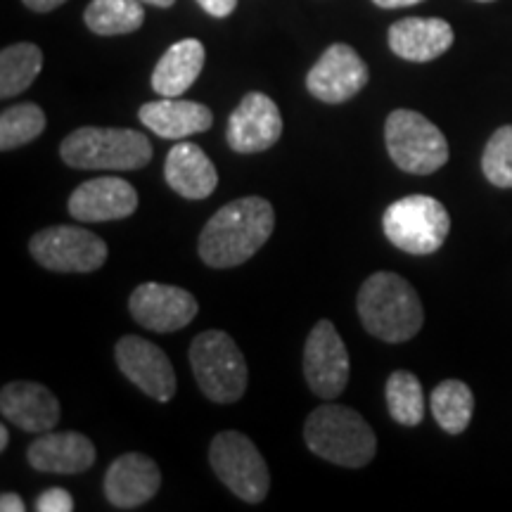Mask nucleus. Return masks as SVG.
<instances>
[{
  "instance_id": "nucleus-30",
  "label": "nucleus",
  "mask_w": 512,
  "mask_h": 512,
  "mask_svg": "<svg viewBox=\"0 0 512 512\" xmlns=\"http://www.w3.org/2000/svg\"><path fill=\"white\" fill-rule=\"evenodd\" d=\"M204 12H209L211 17H228L233 15V10L238 8V0H197Z\"/></svg>"
},
{
  "instance_id": "nucleus-15",
  "label": "nucleus",
  "mask_w": 512,
  "mask_h": 512,
  "mask_svg": "<svg viewBox=\"0 0 512 512\" xmlns=\"http://www.w3.org/2000/svg\"><path fill=\"white\" fill-rule=\"evenodd\" d=\"M69 214L83 223L128 219L138 209V192L117 176H102L81 183L69 197Z\"/></svg>"
},
{
  "instance_id": "nucleus-13",
  "label": "nucleus",
  "mask_w": 512,
  "mask_h": 512,
  "mask_svg": "<svg viewBox=\"0 0 512 512\" xmlns=\"http://www.w3.org/2000/svg\"><path fill=\"white\" fill-rule=\"evenodd\" d=\"M117 366L128 380L155 401H171L176 394V373L169 356L157 344L128 335L117 342Z\"/></svg>"
},
{
  "instance_id": "nucleus-1",
  "label": "nucleus",
  "mask_w": 512,
  "mask_h": 512,
  "mask_svg": "<svg viewBox=\"0 0 512 512\" xmlns=\"http://www.w3.org/2000/svg\"><path fill=\"white\" fill-rule=\"evenodd\" d=\"M275 211L264 197H240L216 211L200 233V256L211 268H235L273 235Z\"/></svg>"
},
{
  "instance_id": "nucleus-9",
  "label": "nucleus",
  "mask_w": 512,
  "mask_h": 512,
  "mask_svg": "<svg viewBox=\"0 0 512 512\" xmlns=\"http://www.w3.org/2000/svg\"><path fill=\"white\" fill-rule=\"evenodd\" d=\"M29 252L43 268L55 273H93L105 266L107 242L79 226H53L29 242Z\"/></svg>"
},
{
  "instance_id": "nucleus-5",
  "label": "nucleus",
  "mask_w": 512,
  "mask_h": 512,
  "mask_svg": "<svg viewBox=\"0 0 512 512\" xmlns=\"http://www.w3.org/2000/svg\"><path fill=\"white\" fill-rule=\"evenodd\" d=\"M190 366L202 394L214 403H235L247 392V363L223 330L200 332L190 344Z\"/></svg>"
},
{
  "instance_id": "nucleus-31",
  "label": "nucleus",
  "mask_w": 512,
  "mask_h": 512,
  "mask_svg": "<svg viewBox=\"0 0 512 512\" xmlns=\"http://www.w3.org/2000/svg\"><path fill=\"white\" fill-rule=\"evenodd\" d=\"M0 510H3V512H24V510H27V505H24L22 496L15 494V491H3V496H0Z\"/></svg>"
},
{
  "instance_id": "nucleus-22",
  "label": "nucleus",
  "mask_w": 512,
  "mask_h": 512,
  "mask_svg": "<svg viewBox=\"0 0 512 512\" xmlns=\"http://www.w3.org/2000/svg\"><path fill=\"white\" fill-rule=\"evenodd\" d=\"M204 67V46L197 38H183L171 46L152 72V88L162 98H181L200 79Z\"/></svg>"
},
{
  "instance_id": "nucleus-11",
  "label": "nucleus",
  "mask_w": 512,
  "mask_h": 512,
  "mask_svg": "<svg viewBox=\"0 0 512 512\" xmlns=\"http://www.w3.org/2000/svg\"><path fill=\"white\" fill-rule=\"evenodd\" d=\"M368 67L347 43H332L306 74V88L325 105H342L368 86Z\"/></svg>"
},
{
  "instance_id": "nucleus-25",
  "label": "nucleus",
  "mask_w": 512,
  "mask_h": 512,
  "mask_svg": "<svg viewBox=\"0 0 512 512\" xmlns=\"http://www.w3.org/2000/svg\"><path fill=\"white\" fill-rule=\"evenodd\" d=\"M475 411L472 389L460 380H446L437 384L432 392V415L439 427L448 434H460L467 430Z\"/></svg>"
},
{
  "instance_id": "nucleus-29",
  "label": "nucleus",
  "mask_w": 512,
  "mask_h": 512,
  "mask_svg": "<svg viewBox=\"0 0 512 512\" xmlns=\"http://www.w3.org/2000/svg\"><path fill=\"white\" fill-rule=\"evenodd\" d=\"M36 510L38 512H72L74 498L67 489L55 486V489L43 491V494L36 498Z\"/></svg>"
},
{
  "instance_id": "nucleus-8",
  "label": "nucleus",
  "mask_w": 512,
  "mask_h": 512,
  "mask_svg": "<svg viewBox=\"0 0 512 512\" xmlns=\"http://www.w3.org/2000/svg\"><path fill=\"white\" fill-rule=\"evenodd\" d=\"M209 463L216 477L245 503H261L271 486L268 465L254 441L242 432L216 434L209 446Z\"/></svg>"
},
{
  "instance_id": "nucleus-10",
  "label": "nucleus",
  "mask_w": 512,
  "mask_h": 512,
  "mask_svg": "<svg viewBox=\"0 0 512 512\" xmlns=\"http://www.w3.org/2000/svg\"><path fill=\"white\" fill-rule=\"evenodd\" d=\"M349 351L330 320H318L306 337L304 377L320 399H337L349 382Z\"/></svg>"
},
{
  "instance_id": "nucleus-23",
  "label": "nucleus",
  "mask_w": 512,
  "mask_h": 512,
  "mask_svg": "<svg viewBox=\"0 0 512 512\" xmlns=\"http://www.w3.org/2000/svg\"><path fill=\"white\" fill-rule=\"evenodd\" d=\"M83 22L98 36L133 34L143 27L145 10L140 0H91Z\"/></svg>"
},
{
  "instance_id": "nucleus-20",
  "label": "nucleus",
  "mask_w": 512,
  "mask_h": 512,
  "mask_svg": "<svg viewBox=\"0 0 512 512\" xmlns=\"http://www.w3.org/2000/svg\"><path fill=\"white\" fill-rule=\"evenodd\" d=\"M138 119L166 140H183L197 133L209 131L214 124V114L207 105L181 98H162L155 102H145L140 107Z\"/></svg>"
},
{
  "instance_id": "nucleus-6",
  "label": "nucleus",
  "mask_w": 512,
  "mask_h": 512,
  "mask_svg": "<svg viewBox=\"0 0 512 512\" xmlns=\"http://www.w3.org/2000/svg\"><path fill=\"white\" fill-rule=\"evenodd\" d=\"M382 228L389 242L401 252L427 256L446 242L451 216L444 204L430 195H408L389 204Z\"/></svg>"
},
{
  "instance_id": "nucleus-4",
  "label": "nucleus",
  "mask_w": 512,
  "mask_h": 512,
  "mask_svg": "<svg viewBox=\"0 0 512 512\" xmlns=\"http://www.w3.org/2000/svg\"><path fill=\"white\" fill-rule=\"evenodd\" d=\"M60 155L72 169L136 171L150 164L152 145L133 128H76L62 140Z\"/></svg>"
},
{
  "instance_id": "nucleus-24",
  "label": "nucleus",
  "mask_w": 512,
  "mask_h": 512,
  "mask_svg": "<svg viewBox=\"0 0 512 512\" xmlns=\"http://www.w3.org/2000/svg\"><path fill=\"white\" fill-rule=\"evenodd\" d=\"M43 69V53L36 43H15L0 53V98L24 93Z\"/></svg>"
},
{
  "instance_id": "nucleus-7",
  "label": "nucleus",
  "mask_w": 512,
  "mask_h": 512,
  "mask_svg": "<svg viewBox=\"0 0 512 512\" xmlns=\"http://www.w3.org/2000/svg\"><path fill=\"white\" fill-rule=\"evenodd\" d=\"M384 143L392 162L401 171L415 176H430L448 162V143L444 133L413 110H394L384 124Z\"/></svg>"
},
{
  "instance_id": "nucleus-33",
  "label": "nucleus",
  "mask_w": 512,
  "mask_h": 512,
  "mask_svg": "<svg viewBox=\"0 0 512 512\" xmlns=\"http://www.w3.org/2000/svg\"><path fill=\"white\" fill-rule=\"evenodd\" d=\"M373 3L382 10H396V8H408V5L425 3V0H373Z\"/></svg>"
},
{
  "instance_id": "nucleus-12",
  "label": "nucleus",
  "mask_w": 512,
  "mask_h": 512,
  "mask_svg": "<svg viewBox=\"0 0 512 512\" xmlns=\"http://www.w3.org/2000/svg\"><path fill=\"white\" fill-rule=\"evenodd\" d=\"M133 320L152 332H176L195 320L197 299L188 290L162 283H143L128 299Z\"/></svg>"
},
{
  "instance_id": "nucleus-35",
  "label": "nucleus",
  "mask_w": 512,
  "mask_h": 512,
  "mask_svg": "<svg viewBox=\"0 0 512 512\" xmlns=\"http://www.w3.org/2000/svg\"><path fill=\"white\" fill-rule=\"evenodd\" d=\"M140 3L155 5V8H171V5H174L176 0H140Z\"/></svg>"
},
{
  "instance_id": "nucleus-34",
  "label": "nucleus",
  "mask_w": 512,
  "mask_h": 512,
  "mask_svg": "<svg viewBox=\"0 0 512 512\" xmlns=\"http://www.w3.org/2000/svg\"><path fill=\"white\" fill-rule=\"evenodd\" d=\"M8 444H10V430L3 425V427H0V451H5Z\"/></svg>"
},
{
  "instance_id": "nucleus-14",
  "label": "nucleus",
  "mask_w": 512,
  "mask_h": 512,
  "mask_svg": "<svg viewBox=\"0 0 512 512\" xmlns=\"http://www.w3.org/2000/svg\"><path fill=\"white\" fill-rule=\"evenodd\" d=\"M283 136V117L278 105L264 93H247L228 119L226 140L240 155H256Z\"/></svg>"
},
{
  "instance_id": "nucleus-36",
  "label": "nucleus",
  "mask_w": 512,
  "mask_h": 512,
  "mask_svg": "<svg viewBox=\"0 0 512 512\" xmlns=\"http://www.w3.org/2000/svg\"><path fill=\"white\" fill-rule=\"evenodd\" d=\"M477 3H494V0H477Z\"/></svg>"
},
{
  "instance_id": "nucleus-16",
  "label": "nucleus",
  "mask_w": 512,
  "mask_h": 512,
  "mask_svg": "<svg viewBox=\"0 0 512 512\" xmlns=\"http://www.w3.org/2000/svg\"><path fill=\"white\" fill-rule=\"evenodd\" d=\"M162 486L159 465L145 453H124L105 475V496L114 508L136 510L157 496Z\"/></svg>"
},
{
  "instance_id": "nucleus-21",
  "label": "nucleus",
  "mask_w": 512,
  "mask_h": 512,
  "mask_svg": "<svg viewBox=\"0 0 512 512\" xmlns=\"http://www.w3.org/2000/svg\"><path fill=\"white\" fill-rule=\"evenodd\" d=\"M164 178L185 200H204L219 185L214 162L195 143H176L166 155Z\"/></svg>"
},
{
  "instance_id": "nucleus-19",
  "label": "nucleus",
  "mask_w": 512,
  "mask_h": 512,
  "mask_svg": "<svg viewBox=\"0 0 512 512\" xmlns=\"http://www.w3.org/2000/svg\"><path fill=\"white\" fill-rule=\"evenodd\" d=\"M389 48L408 62H432L453 46V29L439 17H406L389 27Z\"/></svg>"
},
{
  "instance_id": "nucleus-17",
  "label": "nucleus",
  "mask_w": 512,
  "mask_h": 512,
  "mask_svg": "<svg viewBox=\"0 0 512 512\" xmlns=\"http://www.w3.org/2000/svg\"><path fill=\"white\" fill-rule=\"evenodd\" d=\"M0 413L19 430L43 434L60 422V401L38 382H10L0 392Z\"/></svg>"
},
{
  "instance_id": "nucleus-32",
  "label": "nucleus",
  "mask_w": 512,
  "mask_h": 512,
  "mask_svg": "<svg viewBox=\"0 0 512 512\" xmlns=\"http://www.w3.org/2000/svg\"><path fill=\"white\" fill-rule=\"evenodd\" d=\"M22 3L34 12H53L67 3V0H22Z\"/></svg>"
},
{
  "instance_id": "nucleus-26",
  "label": "nucleus",
  "mask_w": 512,
  "mask_h": 512,
  "mask_svg": "<svg viewBox=\"0 0 512 512\" xmlns=\"http://www.w3.org/2000/svg\"><path fill=\"white\" fill-rule=\"evenodd\" d=\"M389 415L403 427L420 425L425 418V394L418 377L408 370H396L387 380Z\"/></svg>"
},
{
  "instance_id": "nucleus-27",
  "label": "nucleus",
  "mask_w": 512,
  "mask_h": 512,
  "mask_svg": "<svg viewBox=\"0 0 512 512\" xmlns=\"http://www.w3.org/2000/svg\"><path fill=\"white\" fill-rule=\"evenodd\" d=\"M43 131H46V112L34 102L8 107L0 114V150H17L36 140Z\"/></svg>"
},
{
  "instance_id": "nucleus-2",
  "label": "nucleus",
  "mask_w": 512,
  "mask_h": 512,
  "mask_svg": "<svg viewBox=\"0 0 512 512\" xmlns=\"http://www.w3.org/2000/svg\"><path fill=\"white\" fill-rule=\"evenodd\" d=\"M356 306L363 328L389 344L408 342L425 323V311L415 287L389 271L370 275L358 290Z\"/></svg>"
},
{
  "instance_id": "nucleus-3",
  "label": "nucleus",
  "mask_w": 512,
  "mask_h": 512,
  "mask_svg": "<svg viewBox=\"0 0 512 512\" xmlns=\"http://www.w3.org/2000/svg\"><path fill=\"white\" fill-rule=\"evenodd\" d=\"M304 439L311 453L339 467H363L375 458L373 427L354 408L328 403L306 418Z\"/></svg>"
},
{
  "instance_id": "nucleus-28",
  "label": "nucleus",
  "mask_w": 512,
  "mask_h": 512,
  "mask_svg": "<svg viewBox=\"0 0 512 512\" xmlns=\"http://www.w3.org/2000/svg\"><path fill=\"white\" fill-rule=\"evenodd\" d=\"M482 171L486 181L496 188H512V126H501L482 155Z\"/></svg>"
},
{
  "instance_id": "nucleus-18",
  "label": "nucleus",
  "mask_w": 512,
  "mask_h": 512,
  "mask_svg": "<svg viewBox=\"0 0 512 512\" xmlns=\"http://www.w3.org/2000/svg\"><path fill=\"white\" fill-rule=\"evenodd\" d=\"M29 465L50 475H81L95 463V446L79 432H43L27 448Z\"/></svg>"
}]
</instances>
